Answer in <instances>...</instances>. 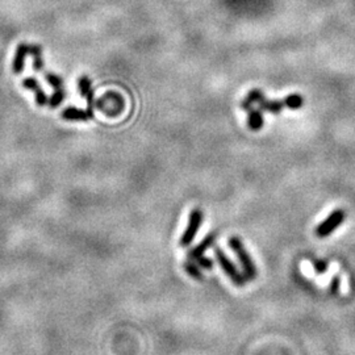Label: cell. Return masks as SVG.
<instances>
[{
    "mask_svg": "<svg viewBox=\"0 0 355 355\" xmlns=\"http://www.w3.org/2000/svg\"><path fill=\"white\" fill-rule=\"evenodd\" d=\"M229 247L232 249V251L236 254V257L238 258V262L242 267L243 276L246 278V280H254L257 278V266L254 263L253 258L250 257L249 251L246 250L245 245H243L242 239L238 236H232L228 239Z\"/></svg>",
    "mask_w": 355,
    "mask_h": 355,
    "instance_id": "obj_1",
    "label": "cell"
},
{
    "mask_svg": "<svg viewBox=\"0 0 355 355\" xmlns=\"http://www.w3.org/2000/svg\"><path fill=\"white\" fill-rule=\"evenodd\" d=\"M213 253H215L216 260L220 264L221 270L225 272V275L230 279L233 284L237 287H243L246 284V278L243 276V274L237 268V266L232 262V259L226 255V253L221 247L213 246Z\"/></svg>",
    "mask_w": 355,
    "mask_h": 355,
    "instance_id": "obj_2",
    "label": "cell"
},
{
    "mask_svg": "<svg viewBox=\"0 0 355 355\" xmlns=\"http://www.w3.org/2000/svg\"><path fill=\"white\" fill-rule=\"evenodd\" d=\"M203 220H204V213H203L201 209L195 208V209H192V211L190 212L187 226L186 229H184L182 237H180V241H179L180 246L187 247L194 242L195 237H196L197 232H199V229H200L201 224H203Z\"/></svg>",
    "mask_w": 355,
    "mask_h": 355,
    "instance_id": "obj_3",
    "label": "cell"
},
{
    "mask_svg": "<svg viewBox=\"0 0 355 355\" xmlns=\"http://www.w3.org/2000/svg\"><path fill=\"white\" fill-rule=\"evenodd\" d=\"M344 217H346V213H344L343 209H339V208L334 209L330 215L317 225L316 230H314L316 236L318 238H326V237H329L334 230H337L342 225V222L344 221Z\"/></svg>",
    "mask_w": 355,
    "mask_h": 355,
    "instance_id": "obj_4",
    "label": "cell"
},
{
    "mask_svg": "<svg viewBox=\"0 0 355 355\" xmlns=\"http://www.w3.org/2000/svg\"><path fill=\"white\" fill-rule=\"evenodd\" d=\"M95 107L108 116H116L124 109V100L116 92H107L102 99L96 100Z\"/></svg>",
    "mask_w": 355,
    "mask_h": 355,
    "instance_id": "obj_5",
    "label": "cell"
},
{
    "mask_svg": "<svg viewBox=\"0 0 355 355\" xmlns=\"http://www.w3.org/2000/svg\"><path fill=\"white\" fill-rule=\"evenodd\" d=\"M216 237H217V234H216L215 232L208 233L207 236L201 239L200 242L197 243L196 246L192 247V249L188 251V254H187V258H188L190 260H194V259H196V258L201 257V255H204V253L207 251V250H209L211 247L215 246Z\"/></svg>",
    "mask_w": 355,
    "mask_h": 355,
    "instance_id": "obj_6",
    "label": "cell"
},
{
    "mask_svg": "<svg viewBox=\"0 0 355 355\" xmlns=\"http://www.w3.org/2000/svg\"><path fill=\"white\" fill-rule=\"evenodd\" d=\"M61 117L66 121H79V123H85L90 119L94 117V111L91 109H81L75 108V107H69V108L64 109L61 113Z\"/></svg>",
    "mask_w": 355,
    "mask_h": 355,
    "instance_id": "obj_7",
    "label": "cell"
},
{
    "mask_svg": "<svg viewBox=\"0 0 355 355\" xmlns=\"http://www.w3.org/2000/svg\"><path fill=\"white\" fill-rule=\"evenodd\" d=\"M23 87L29 90V91L35 92L36 103H37V106L39 107H44L49 103V99H48V96H46V94L44 92V90L41 88L39 81H37L36 78L33 77L25 78L24 81H23Z\"/></svg>",
    "mask_w": 355,
    "mask_h": 355,
    "instance_id": "obj_8",
    "label": "cell"
},
{
    "mask_svg": "<svg viewBox=\"0 0 355 355\" xmlns=\"http://www.w3.org/2000/svg\"><path fill=\"white\" fill-rule=\"evenodd\" d=\"M78 87H79V92L81 95L86 99V102L88 104V109L94 111L95 109L96 99H95V92L92 90L91 79L87 75H82L78 81Z\"/></svg>",
    "mask_w": 355,
    "mask_h": 355,
    "instance_id": "obj_9",
    "label": "cell"
},
{
    "mask_svg": "<svg viewBox=\"0 0 355 355\" xmlns=\"http://www.w3.org/2000/svg\"><path fill=\"white\" fill-rule=\"evenodd\" d=\"M29 53V45L27 44H19L18 49H16V54H15L14 62H12V70H14V74L20 75L24 71V66H25V60H27V56Z\"/></svg>",
    "mask_w": 355,
    "mask_h": 355,
    "instance_id": "obj_10",
    "label": "cell"
},
{
    "mask_svg": "<svg viewBox=\"0 0 355 355\" xmlns=\"http://www.w3.org/2000/svg\"><path fill=\"white\" fill-rule=\"evenodd\" d=\"M263 111L257 108H250L247 111V127L251 130H259L263 128Z\"/></svg>",
    "mask_w": 355,
    "mask_h": 355,
    "instance_id": "obj_11",
    "label": "cell"
},
{
    "mask_svg": "<svg viewBox=\"0 0 355 355\" xmlns=\"http://www.w3.org/2000/svg\"><path fill=\"white\" fill-rule=\"evenodd\" d=\"M258 104H259V108L262 109L263 112L272 113V115H279V113L281 112L283 107H284V104H283L281 100H268V99H266L264 96L258 102Z\"/></svg>",
    "mask_w": 355,
    "mask_h": 355,
    "instance_id": "obj_12",
    "label": "cell"
},
{
    "mask_svg": "<svg viewBox=\"0 0 355 355\" xmlns=\"http://www.w3.org/2000/svg\"><path fill=\"white\" fill-rule=\"evenodd\" d=\"M29 53L33 57V69L37 73H43L45 64H44L43 48L40 45H29Z\"/></svg>",
    "mask_w": 355,
    "mask_h": 355,
    "instance_id": "obj_13",
    "label": "cell"
},
{
    "mask_svg": "<svg viewBox=\"0 0 355 355\" xmlns=\"http://www.w3.org/2000/svg\"><path fill=\"white\" fill-rule=\"evenodd\" d=\"M263 92H262V90H259V88H254V90H251V91L247 94V96L242 100V103H241V108L245 109V111H249L250 108H253V104H255V103H258L260 100V99L263 98Z\"/></svg>",
    "mask_w": 355,
    "mask_h": 355,
    "instance_id": "obj_14",
    "label": "cell"
},
{
    "mask_svg": "<svg viewBox=\"0 0 355 355\" xmlns=\"http://www.w3.org/2000/svg\"><path fill=\"white\" fill-rule=\"evenodd\" d=\"M183 268L187 274L190 275V276H192L194 279H196V280H203V279H204V274H203V271H201V268L199 267L196 263H195L194 260L188 259L187 262H184Z\"/></svg>",
    "mask_w": 355,
    "mask_h": 355,
    "instance_id": "obj_15",
    "label": "cell"
},
{
    "mask_svg": "<svg viewBox=\"0 0 355 355\" xmlns=\"http://www.w3.org/2000/svg\"><path fill=\"white\" fill-rule=\"evenodd\" d=\"M281 102L284 104V107H288L291 109H299L302 107V96L299 94H292V95L285 96L284 99H281Z\"/></svg>",
    "mask_w": 355,
    "mask_h": 355,
    "instance_id": "obj_16",
    "label": "cell"
},
{
    "mask_svg": "<svg viewBox=\"0 0 355 355\" xmlns=\"http://www.w3.org/2000/svg\"><path fill=\"white\" fill-rule=\"evenodd\" d=\"M45 79L46 82L52 86V88H53L54 91H56V90H62V88H65L64 79H62L60 75L53 74V73H46Z\"/></svg>",
    "mask_w": 355,
    "mask_h": 355,
    "instance_id": "obj_17",
    "label": "cell"
},
{
    "mask_svg": "<svg viewBox=\"0 0 355 355\" xmlns=\"http://www.w3.org/2000/svg\"><path fill=\"white\" fill-rule=\"evenodd\" d=\"M65 96H66V94H65V88L53 91V94H52V98L49 99V103H48L50 108H57V107H60L61 103L64 102Z\"/></svg>",
    "mask_w": 355,
    "mask_h": 355,
    "instance_id": "obj_18",
    "label": "cell"
},
{
    "mask_svg": "<svg viewBox=\"0 0 355 355\" xmlns=\"http://www.w3.org/2000/svg\"><path fill=\"white\" fill-rule=\"evenodd\" d=\"M194 262L201 268V270H212V268L215 267V262H213V259H212V258L205 257V255H201V257L196 258V259H194Z\"/></svg>",
    "mask_w": 355,
    "mask_h": 355,
    "instance_id": "obj_19",
    "label": "cell"
},
{
    "mask_svg": "<svg viewBox=\"0 0 355 355\" xmlns=\"http://www.w3.org/2000/svg\"><path fill=\"white\" fill-rule=\"evenodd\" d=\"M312 266L314 272L320 275L325 274V272L327 271V268H329V263H327L326 260L323 259H312Z\"/></svg>",
    "mask_w": 355,
    "mask_h": 355,
    "instance_id": "obj_20",
    "label": "cell"
},
{
    "mask_svg": "<svg viewBox=\"0 0 355 355\" xmlns=\"http://www.w3.org/2000/svg\"><path fill=\"white\" fill-rule=\"evenodd\" d=\"M339 285H341V279L337 275H334L330 280V292L333 295H337L339 292Z\"/></svg>",
    "mask_w": 355,
    "mask_h": 355,
    "instance_id": "obj_21",
    "label": "cell"
}]
</instances>
